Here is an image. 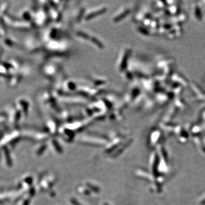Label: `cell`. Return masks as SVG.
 <instances>
[{
  "mask_svg": "<svg viewBox=\"0 0 205 205\" xmlns=\"http://www.w3.org/2000/svg\"><path fill=\"white\" fill-rule=\"evenodd\" d=\"M130 54V50L126 49L125 50L124 54L121 58V61H120V65H119V70L120 71H123L126 69V66L128 62V59Z\"/></svg>",
  "mask_w": 205,
  "mask_h": 205,
  "instance_id": "cell-1",
  "label": "cell"
},
{
  "mask_svg": "<svg viewBox=\"0 0 205 205\" xmlns=\"http://www.w3.org/2000/svg\"><path fill=\"white\" fill-rule=\"evenodd\" d=\"M107 9L106 8H101L100 9L96 10V11H93L92 13L91 12L89 14L86 16V19H91L92 18L95 17V16H98L99 15L101 14V13H103L106 11Z\"/></svg>",
  "mask_w": 205,
  "mask_h": 205,
  "instance_id": "cell-2",
  "label": "cell"
}]
</instances>
